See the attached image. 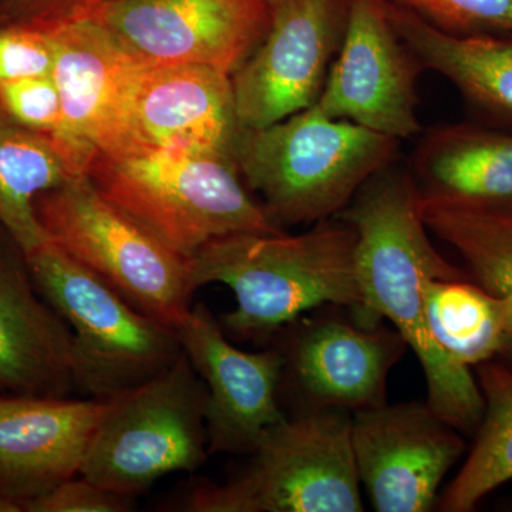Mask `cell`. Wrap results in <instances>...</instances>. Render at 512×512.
Returning <instances> with one entry per match:
<instances>
[{
	"label": "cell",
	"mask_w": 512,
	"mask_h": 512,
	"mask_svg": "<svg viewBox=\"0 0 512 512\" xmlns=\"http://www.w3.org/2000/svg\"><path fill=\"white\" fill-rule=\"evenodd\" d=\"M53 244L113 286L138 311L177 329L190 312V262L82 174L36 200Z\"/></svg>",
	"instance_id": "52a82bcc"
},
{
	"label": "cell",
	"mask_w": 512,
	"mask_h": 512,
	"mask_svg": "<svg viewBox=\"0 0 512 512\" xmlns=\"http://www.w3.org/2000/svg\"><path fill=\"white\" fill-rule=\"evenodd\" d=\"M407 348L396 329L303 320L284 345V373L308 402L349 413L386 403L387 376Z\"/></svg>",
	"instance_id": "2e32d148"
},
{
	"label": "cell",
	"mask_w": 512,
	"mask_h": 512,
	"mask_svg": "<svg viewBox=\"0 0 512 512\" xmlns=\"http://www.w3.org/2000/svg\"><path fill=\"white\" fill-rule=\"evenodd\" d=\"M397 35L423 69L450 80L468 101L512 123V40L456 35L389 2Z\"/></svg>",
	"instance_id": "ffe728a7"
},
{
	"label": "cell",
	"mask_w": 512,
	"mask_h": 512,
	"mask_svg": "<svg viewBox=\"0 0 512 512\" xmlns=\"http://www.w3.org/2000/svg\"><path fill=\"white\" fill-rule=\"evenodd\" d=\"M241 130L231 74L201 64L141 67L128 109L126 156L185 151L232 157Z\"/></svg>",
	"instance_id": "9a60e30c"
},
{
	"label": "cell",
	"mask_w": 512,
	"mask_h": 512,
	"mask_svg": "<svg viewBox=\"0 0 512 512\" xmlns=\"http://www.w3.org/2000/svg\"><path fill=\"white\" fill-rule=\"evenodd\" d=\"M23 511L22 504L13 500L9 495L0 493V512H20Z\"/></svg>",
	"instance_id": "f546056e"
},
{
	"label": "cell",
	"mask_w": 512,
	"mask_h": 512,
	"mask_svg": "<svg viewBox=\"0 0 512 512\" xmlns=\"http://www.w3.org/2000/svg\"><path fill=\"white\" fill-rule=\"evenodd\" d=\"M74 387L72 330L37 291L25 256L0 249V392L67 397Z\"/></svg>",
	"instance_id": "ac0fdd59"
},
{
	"label": "cell",
	"mask_w": 512,
	"mask_h": 512,
	"mask_svg": "<svg viewBox=\"0 0 512 512\" xmlns=\"http://www.w3.org/2000/svg\"><path fill=\"white\" fill-rule=\"evenodd\" d=\"M266 2L269 3V5H275L276 2H278V0H266Z\"/></svg>",
	"instance_id": "4dcf8cb0"
},
{
	"label": "cell",
	"mask_w": 512,
	"mask_h": 512,
	"mask_svg": "<svg viewBox=\"0 0 512 512\" xmlns=\"http://www.w3.org/2000/svg\"><path fill=\"white\" fill-rule=\"evenodd\" d=\"M0 107L20 126L52 138L72 158L63 144L62 100L52 74L0 83Z\"/></svg>",
	"instance_id": "d4e9b609"
},
{
	"label": "cell",
	"mask_w": 512,
	"mask_h": 512,
	"mask_svg": "<svg viewBox=\"0 0 512 512\" xmlns=\"http://www.w3.org/2000/svg\"><path fill=\"white\" fill-rule=\"evenodd\" d=\"M421 215L429 231L456 249L466 262L471 281L507 305L510 338L500 362L512 369V211L421 192Z\"/></svg>",
	"instance_id": "7402d4cb"
},
{
	"label": "cell",
	"mask_w": 512,
	"mask_h": 512,
	"mask_svg": "<svg viewBox=\"0 0 512 512\" xmlns=\"http://www.w3.org/2000/svg\"><path fill=\"white\" fill-rule=\"evenodd\" d=\"M484 414L466 463L441 497L440 511L476 510L491 491L512 480V369L501 362L478 366Z\"/></svg>",
	"instance_id": "cb8c5ba5"
},
{
	"label": "cell",
	"mask_w": 512,
	"mask_h": 512,
	"mask_svg": "<svg viewBox=\"0 0 512 512\" xmlns=\"http://www.w3.org/2000/svg\"><path fill=\"white\" fill-rule=\"evenodd\" d=\"M82 174L52 138L20 126L0 107V225L23 256L50 241L37 197Z\"/></svg>",
	"instance_id": "44dd1931"
},
{
	"label": "cell",
	"mask_w": 512,
	"mask_h": 512,
	"mask_svg": "<svg viewBox=\"0 0 512 512\" xmlns=\"http://www.w3.org/2000/svg\"><path fill=\"white\" fill-rule=\"evenodd\" d=\"M339 49L315 103L319 110L396 140L419 134L416 86L423 67L397 35L389 2L348 0Z\"/></svg>",
	"instance_id": "30bf717a"
},
{
	"label": "cell",
	"mask_w": 512,
	"mask_h": 512,
	"mask_svg": "<svg viewBox=\"0 0 512 512\" xmlns=\"http://www.w3.org/2000/svg\"><path fill=\"white\" fill-rule=\"evenodd\" d=\"M204 380L183 353L146 383L113 397L99 421L80 476L134 498L168 474L207 461Z\"/></svg>",
	"instance_id": "ba28073f"
},
{
	"label": "cell",
	"mask_w": 512,
	"mask_h": 512,
	"mask_svg": "<svg viewBox=\"0 0 512 512\" xmlns=\"http://www.w3.org/2000/svg\"><path fill=\"white\" fill-rule=\"evenodd\" d=\"M247 467L222 484H202L192 512H360L365 510L352 444V413L306 407L271 427Z\"/></svg>",
	"instance_id": "8992f818"
},
{
	"label": "cell",
	"mask_w": 512,
	"mask_h": 512,
	"mask_svg": "<svg viewBox=\"0 0 512 512\" xmlns=\"http://www.w3.org/2000/svg\"><path fill=\"white\" fill-rule=\"evenodd\" d=\"M100 0H22L32 10L26 25L36 28H53L69 20L84 18Z\"/></svg>",
	"instance_id": "f1b7e54d"
},
{
	"label": "cell",
	"mask_w": 512,
	"mask_h": 512,
	"mask_svg": "<svg viewBox=\"0 0 512 512\" xmlns=\"http://www.w3.org/2000/svg\"><path fill=\"white\" fill-rule=\"evenodd\" d=\"M107 403L0 394V493L23 507L80 476Z\"/></svg>",
	"instance_id": "e0dca14e"
},
{
	"label": "cell",
	"mask_w": 512,
	"mask_h": 512,
	"mask_svg": "<svg viewBox=\"0 0 512 512\" xmlns=\"http://www.w3.org/2000/svg\"><path fill=\"white\" fill-rule=\"evenodd\" d=\"M352 444L360 484L379 512L430 511L466 448L454 427L416 402L352 413Z\"/></svg>",
	"instance_id": "4fadbf2b"
},
{
	"label": "cell",
	"mask_w": 512,
	"mask_h": 512,
	"mask_svg": "<svg viewBox=\"0 0 512 512\" xmlns=\"http://www.w3.org/2000/svg\"><path fill=\"white\" fill-rule=\"evenodd\" d=\"M423 194L512 211V133L456 124L427 131L414 153Z\"/></svg>",
	"instance_id": "d6986e66"
},
{
	"label": "cell",
	"mask_w": 512,
	"mask_h": 512,
	"mask_svg": "<svg viewBox=\"0 0 512 512\" xmlns=\"http://www.w3.org/2000/svg\"><path fill=\"white\" fill-rule=\"evenodd\" d=\"M146 66L201 64L234 74L271 28L266 0H100L87 13Z\"/></svg>",
	"instance_id": "9c48e42d"
},
{
	"label": "cell",
	"mask_w": 512,
	"mask_h": 512,
	"mask_svg": "<svg viewBox=\"0 0 512 512\" xmlns=\"http://www.w3.org/2000/svg\"><path fill=\"white\" fill-rule=\"evenodd\" d=\"M25 259L37 291L72 330L76 389L110 400L183 355L177 330L138 311L52 241Z\"/></svg>",
	"instance_id": "5b68a950"
},
{
	"label": "cell",
	"mask_w": 512,
	"mask_h": 512,
	"mask_svg": "<svg viewBox=\"0 0 512 512\" xmlns=\"http://www.w3.org/2000/svg\"><path fill=\"white\" fill-rule=\"evenodd\" d=\"M348 5L340 0H278L258 49L232 74L242 128H262L318 101L342 43Z\"/></svg>",
	"instance_id": "8fae6325"
},
{
	"label": "cell",
	"mask_w": 512,
	"mask_h": 512,
	"mask_svg": "<svg viewBox=\"0 0 512 512\" xmlns=\"http://www.w3.org/2000/svg\"><path fill=\"white\" fill-rule=\"evenodd\" d=\"M49 30L55 47L52 77L63 110V144L87 174L97 156H126L128 109L144 66L96 20Z\"/></svg>",
	"instance_id": "7c38bea8"
},
{
	"label": "cell",
	"mask_w": 512,
	"mask_h": 512,
	"mask_svg": "<svg viewBox=\"0 0 512 512\" xmlns=\"http://www.w3.org/2000/svg\"><path fill=\"white\" fill-rule=\"evenodd\" d=\"M399 140L330 119L316 104L262 128H242L234 161L281 225L328 221L367 180L389 167Z\"/></svg>",
	"instance_id": "3957f363"
},
{
	"label": "cell",
	"mask_w": 512,
	"mask_h": 512,
	"mask_svg": "<svg viewBox=\"0 0 512 512\" xmlns=\"http://www.w3.org/2000/svg\"><path fill=\"white\" fill-rule=\"evenodd\" d=\"M356 241L349 224L329 220L296 237L228 235L188 259L191 286L194 292L215 282L231 288L237 306L222 316L221 326L239 340L274 335L326 303L345 306L367 326Z\"/></svg>",
	"instance_id": "7a4b0ae2"
},
{
	"label": "cell",
	"mask_w": 512,
	"mask_h": 512,
	"mask_svg": "<svg viewBox=\"0 0 512 512\" xmlns=\"http://www.w3.org/2000/svg\"><path fill=\"white\" fill-rule=\"evenodd\" d=\"M87 175L187 259L228 235L285 234L251 197L232 157L185 151L97 156Z\"/></svg>",
	"instance_id": "277c9868"
},
{
	"label": "cell",
	"mask_w": 512,
	"mask_h": 512,
	"mask_svg": "<svg viewBox=\"0 0 512 512\" xmlns=\"http://www.w3.org/2000/svg\"><path fill=\"white\" fill-rule=\"evenodd\" d=\"M336 217L356 232V275L366 325L389 320L423 367L427 404L460 433H476L483 420V393L470 369L434 342L423 292L427 279L470 276L431 244L416 178L389 165L367 180Z\"/></svg>",
	"instance_id": "6da1fadb"
},
{
	"label": "cell",
	"mask_w": 512,
	"mask_h": 512,
	"mask_svg": "<svg viewBox=\"0 0 512 512\" xmlns=\"http://www.w3.org/2000/svg\"><path fill=\"white\" fill-rule=\"evenodd\" d=\"M175 330L207 386L208 451L254 453L266 431L288 417L278 400L284 373L281 349L255 353L238 349L202 303L191 306Z\"/></svg>",
	"instance_id": "5bb4252c"
},
{
	"label": "cell",
	"mask_w": 512,
	"mask_h": 512,
	"mask_svg": "<svg viewBox=\"0 0 512 512\" xmlns=\"http://www.w3.org/2000/svg\"><path fill=\"white\" fill-rule=\"evenodd\" d=\"M55 47L49 30L22 25L0 29V83L50 76Z\"/></svg>",
	"instance_id": "4316f807"
},
{
	"label": "cell",
	"mask_w": 512,
	"mask_h": 512,
	"mask_svg": "<svg viewBox=\"0 0 512 512\" xmlns=\"http://www.w3.org/2000/svg\"><path fill=\"white\" fill-rule=\"evenodd\" d=\"M424 309L434 342L454 362L484 365L503 356L510 312L503 299L467 279H427Z\"/></svg>",
	"instance_id": "603a6c76"
},
{
	"label": "cell",
	"mask_w": 512,
	"mask_h": 512,
	"mask_svg": "<svg viewBox=\"0 0 512 512\" xmlns=\"http://www.w3.org/2000/svg\"><path fill=\"white\" fill-rule=\"evenodd\" d=\"M134 498L106 490L86 477H73L47 493L26 501L28 512H126Z\"/></svg>",
	"instance_id": "83f0119b"
},
{
	"label": "cell",
	"mask_w": 512,
	"mask_h": 512,
	"mask_svg": "<svg viewBox=\"0 0 512 512\" xmlns=\"http://www.w3.org/2000/svg\"><path fill=\"white\" fill-rule=\"evenodd\" d=\"M450 33H511L512 0H404Z\"/></svg>",
	"instance_id": "484cf974"
}]
</instances>
